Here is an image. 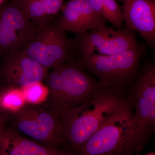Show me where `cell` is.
Masks as SVG:
<instances>
[{"label":"cell","mask_w":155,"mask_h":155,"mask_svg":"<svg viewBox=\"0 0 155 155\" xmlns=\"http://www.w3.org/2000/svg\"><path fill=\"white\" fill-rule=\"evenodd\" d=\"M124 93L104 87L61 118L65 143L74 155L125 104Z\"/></svg>","instance_id":"cell-1"},{"label":"cell","mask_w":155,"mask_h":155,"mask_svg":"<svg viewBox=\"0 0 155 155\" xmlns=\"http://www.w3.org/2000/svg\"><path fill=\"white\" fill-rule=\"evenodd\" d=\"M151 136L142 131L125 104L74 155H134L144 149Z\"/></svg>","instance_id":"cell-2"},{"label":"cell","mask_w":155,"mask_h":155,"mask_svg":"<svg viewBox=\"0 0 155 155\" xmlns=\"http://www.w3.org/2000/svg\"><path fill=\"white\" fill-rule=\"evenodd\" d=\"M44 81L48 94L42 103L61 118L91 99L104 87L74 61L52 69Z\"/></svg>","instance_id":"cell-3"},{"label":"cell","mask_w":155,"mask_h":155,"mask_svg":"<svg viewBox=\"0 0 155 155\" xmlns=\"http://www.w3.org/2000/svg\"><path fill=\"white\" fill-rule=\"evenodd\" d=\"M145 52V47L139 43L135 47L113 55H76L72 61L96 76L104 87L124 93L138 75Z\"/></svg>","instance_id":"cell-4"},{"label":"cell","mask_w":155,"mask_h":155,"mask_svg":"<svg viewBox=\"0 0 155 155\" xmlns=\"http://www.w3.org/2000/svg\"><path fill=\"white\" fill-rule=\"evenodd\" d=\"M6 114L5 123L22 135L48 146L70 150L63 138L61 117L43 103H26Z\"/></svg>","instance_id":"cell-5"},{"label":"cell","mask_w":155,"mask_h":155,"mask_svg":"<svg viewBox=\"0 0 155 155\" xmlns=\"http://www.w3.org/2000/svg\"><path fill=\"white\" fill-rule=\"evenodd\" d=\"M58 18L37 29L32 38L20 50L48 69L72 61L74 58L71 39L60 28Z\"/></svg>","instance_id":"cell-6"},{"label":"cell","mask_w":155,"mask_h":155,"mask_svg":"<svg viewBox=\"0 0 155 155\" xmlns=\"http://www.w3.org/2000/svg\"><path fill=\"white\" fill-rule=\"evenodd\" d=\"M71 41L74 57L93 54L113 55L135 47L139 44L134 31L125 27L117 30L107 25L76 34Z\"/></svg>","instance_id":"cell-7"},{"label":"cell","mask_w":155,"mask_h":155,"mask_svg":"<svg viewBox=\"0 0 155 155\" xmlns=\"http://www.w3.org/2000/svg\"><path fill=\"white\" fill-rule=\"evenodd\" d=\"M127 105L142 131L152 135L155 127V66L153 62L140 70L131 84Z\"/></svg>","instance_id":"cell-8"},{"label":"cell","mask_w":155,"mask_h":155,"mask_svg":"<svg viewBox=\"0 0 155 155\" xmlns=\"http://www.w3.org/2000/svg\"><path fill=\"white\" fill-rule=\"evenodd\" d=\"M37 30L18 6L11 2L0 6V51L4 55L20 51Z\"/></svg>","instance_id":"cell-9"},{"label":"cell","mask_w":155,"mask_h":155,"mask_svg":"<svg viewBox=\"0 0 155 155\" xmlns=\"http://www.w3.org/2000/svg\"><path fill=\"white\" fill-rule=\"evenodd\" d=\"M48 70L21 51L9 53L4 55L0 65V85L22 89L42 82Z\"/></svg>","instance_id":"cell-10"},{"label":"cell","mask_w":155,"mask_h":155,"mask_svg":"<svg viewBox=\"0 0 155 155\" xmlns=\"http://www.w3.org/2000/svg\"><path fill=\"white\" fill-rule=\"evenodd\" d=\"M58 18L65 31L84 33L106 26L107 20L94 11L87 0H69L64 2Z\"/></svg>","instance_id":"cell-11"},{"label":"cell","mask_w":155,"mask_h":155,"mask_svg":"<svg viewBox=\"0 0 155 155\" xmlns=\"http://www.w3.org/2000/svg\"><path fill=\"white\" fill-rule=\"evenodd\" d=\"M125 28L137 32L152 48L155 45V0H122Z\"/></svg>","instance_id":"cell-12"},{"label":"cell","mask_w":155,"mask_h":155,"mask_svg":"<svg viewBox=\"0 0 155 155\" xmlns=\"http://www.w3.org/2000/svg\"><path fill=\"white\" fill-rule=\"evenodd\" d=\"M0 155H74L70 150L42 144L6 123L0 125Z\"/></svg>","instance_id":"cell-13"},{"label":"cell","mask_w":155,"mask_h":155,"mask_svg":"<svg viewBox=\"0 0 155 155\" xmlns=\"http://www.w3.org/2000/svg\"><path fill=\"white\" fill-rule=\"evenodd\" d=\"M37 29L43 28L57 19L64 0H12Z\"/></svg>","instance_id":"cell-14"},{"label":"cell","mask_w":155,"mask_h":155,"mask_svg":"<svg viewBox=\"0 0 155 155\" xmlns=\"http://www.w3.org/2000/svg\"><path fill=\"white\" fill-rule=\"evenodd\" d=\"M2 87L0 104L6 113L17 110L26 104L21 89Z\"/></svg>","instance_id":"cell-15"},{"label":"cell","mask_w":155,"mask_h":155,"mask_svg":"<svg viewBox=\"0 0 155 155\" xmlns=\"http://www.w3.org/2000/svg\"><path fill=\"white\" fill-rule=\"evenodd\" d=\"M101 15L110 21L117 30L123 28V15L122 10L116 0H102Z\"/></svg>","instance_id":"cell-16"},{"label":"cell","mask_w":155,"mask_h":155,"mask_svg":"<svg viewBox=\"0 0 155 155\" xmlns=\"http://www.w3.org/2000/svg\"><path fill=\"white\" fill-rule=\"evenodd\" d=\"M22 89L26 103L33 104H41L46 99L48 90L42 82L25 87Z\"/></svg>","instance_id":"cell-17"},{"label":"cell","mask_w":155,"mask_h":155,"mask_svg":"<svg viewBox=\"0 0 155 155\" xmlns=\"http://www.w3.org/2000/svg\"><path fill=\"white\" fill-rule=\"evenodd\" d=\"M87 1L94 11L97 14L101 15L102 10V0H87Z\"/></svg>","instance_id":"cell-18"},{"label":"cell","mask_w":155,"mask_h":155,"mask_svg":"<svg viewBox=\"0 0 155 155\" xmlns=\"http://www.w3.org/2000/svg\"><path fill=\"white\" fill-rule=\"evenodd\" d=\"M8 0H0V6L7 2Z\"/></svg>","instance_id":"cell-19"},{"label":"cell","mask_w":155,"mask_h":155,"mask_svg":"<svg viewBox=\"0 0 155 155\" xmlns=\"http://www.w3.org/2000/svg\"><path fill=\"white\" fill-rule=\"evenodd\" d=\"M146 155H155V154L154 152H150L148 153Z\"/></svg>","instance_id":"cell-20"}]
</instances>
